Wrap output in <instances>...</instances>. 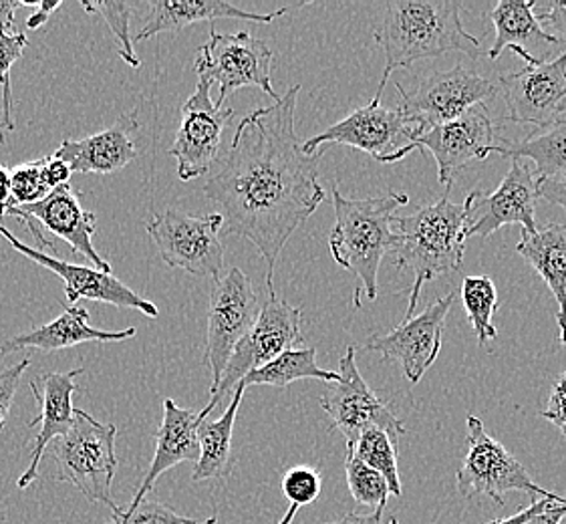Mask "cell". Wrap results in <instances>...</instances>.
I'll use <instances>...</instances> for the list:
<instances>
[{"instance_id":"obj_1","label":"cell","mask_w":566,"mask_h":524,"mask_svg":"<svg viewBox=\"0 0 566 524\" xmlns=\"http://www.w3.org/2000/svg\"><path fill=\"white\" fill-rule=\"evenodd\" d=\"M301 85H293L269 107L250 112L232 137L220 171L205 195L220 208V237L249 239L266 261V286L274 293V269L284 244L325 202L318 161L296 136Z\"/></svg>"},{"instance_id":"obj_2","label":"cell","mask_w":566,"mask_h":524,"mask_svg":"<svg viewBox=\"0 0 566 524\" xmlns=\"http://www.w3.org/2000/svg\"><path fill=\"white\" fill-rule=\"evenodd\" d=\"M460 0H391L384 21L375 29V41L386 53V69L375 97L381 99L387 80L396 69L416 61L436 59L450 51L480 57V41L465 33Z\"/></svg>"},{"instance_id":"obj_3","label":"cell","mask_w":566,"mask_h":524,"mask_svg":"<svg viewBox=\"0 0 566 524\" xmlns=\"http://www.w3.org/2000/svg\"><path fill=\"white\" fill-rule=\"evenodd\" d=\"M450 190L452 186H448V192L436 205L421 206L409 217H394V224L399 230V242L391 252L394 261L397 269L413 274L406 319L416 315L421 286L436 276L462 269L468 242L465 230L472 220L474 192L468 195L462 205H453L448 198Z\"/></svg>"},{"instance_id":"obj_4","label":"cell","mask_w":566,"mask_h":524,"mask_svg":"<svg viewBox=\"0 0 566 524\" xmlns=\"http://www.w3.org/2000/svg\"><path fill=\"white\" fill-rule=\"evenodd\" d=\"M408 202V195L394 190L377 198L352 200L340 195L337 186L333 188L337 220L328 237V249L339 266L361 281L369 301L377 298L381 261L399 242V234L391 227L394 217Z\"/></svg>"},{"instance_id":"obj_5","label":"cell","mask_w":566,"mask_h":524,"mask_svg":"<svg viewBox=\"0 0 566 524\" xmlns=\"http://www.w3.org/2000/svg\"><path fill=\"white\" fill-rule=\"evenodd\" d=\"M117 428L97 422L87 411L75 410V422L51 450L57 464L59 482H69L90 502H102L114 511L112 486L119 460L115 454Z\"/></svg>"},{"instance_id":"obj_6","label":"cell","mask_w":566,"mask_h":524,"mask_svg":"<svg viewBox=\"0 0 566 524\" xmlns=\"http://www.w3.org/2000/svg\"><path fill=\"white\" fill-rule=\"evenodd\" d=\"M423 134L416 119L399 109L381 107V99L355 109L335 126L306 139L303 149L308 156L328 146H349L369 154L381 164H394L409 156L411 142Z\"/></svg>"},{"instance_id":"obj_7","label":"cell","mask_w":566,"mask_h":524,"mask_svg":"<svg viewBox=\"0 0 566 524\" xmlns=\"http://www.w3.org/2000/svg\"><path fill=\"white\" fill-rule=\"evenodd\" d=\"M146 229L159 259L168 266L196 276L220 279L224 269V244L220 240L222 217L218 212L190 217L170 208L151 218Z\"/></svg>"},{"instance_id":"obj_8","label":"cell","mask_w":566,"mask_h":524,"mask_svg":"<svg viewBox=\"0 0 566 524\" xmlns=\"http://www.w3.org/2000/svg\"><path fill=\"white\" fill-rule=\"evenodd\" d=\"M458 491L465 499L488 496L504 506L506 492H526L541 499H556L555 492L538 486L526 468L488 433L476 416H468V454L455 474Z\"/></svg>"},{"instance_id":"obj_9","label":"cell","mask_w":566,"mask_h":524,"mask_svg":"<svg viewBox=\"0 0 566 524\" xmlns=\"http://www.w3.org/2000/svg\"><path fill=\"white\" fill-rule=\"evenodd\" d=\"M261 307L254 286L239 266L216 279L208 307L205 347V361L212 374L210 396L224 376V369L237 345L247 337V333L259 319Z\"/></svg>"},{"instance_id":"obj_10","label":"cell","mask_w":566,"mask_h":524,"mask_svg":"<svg viewBox=\"0 0 566 524\" xmlns=\"http://www.w3.org/2000/svg\"><path fill=\"white\" fill-rule=\"evenodd\" d=\"M198 81L218 85L220 97L214 105L222 107L230 92L240 87H259L274 102L281 97L271 81L272 49L261 39L240 33H218L212 29L210 41L196 57Z\"/></svg>"},{"instance_id":"obj_11","label":"cell","mask_w":566,"mask_h":524,"mask_svg":"<svg viewBox=\"0 0 566 524\" xmlns=\"http://www.w3.org/2000/svg\"><path fill=\"white\" fill-rule=\"evenodd\" d=\"M301 319V308L291 307L283 298L269 293V298L259 313V319L247 333V337L237 345L224 369V376L220 379L214 394L210 396L208 406L216 408L218 401H222L230 391H234L249 374L303 343Z\"/></svg>"},{"instance_id":"obj_12","label":"cell","mask_w":566,"mask_h":524,"mask_svg":"<svg viewBox=\"0 0 566 524\" xmlns=\"http://www.w3.org/2000/svg\"><path fill=\"white\" fill-rule=\"evenodd\" d=\"M339 376V381L331 384L321 396V408L333 420V428L345 436L347 452L353 450L361 433L371 428L384 430L399 442L406 433V426L363 379L357 367V349L353 345L340 357Z\"/></svg>"},{"instance_id":"obj_13","label":"cell","mask_w":566,"mask_h":524,"mask_svg":"<svg viewBox=\"0 0 566 524\" xmlns=\"http://www.w3.org/2000/svg\"><path fill=\"white\" fill-rule=\"evenodd\" d=\"M396 90L399 92L397 109L416 119L423 132L458 119L470 107L486 102L499 92L492 81L462 65H455L452 71L431 73L419 81L413 92H406L399 81Z\"/></svg>"},{"instance_id":"obj_14","label":"cell","mask_w":566,"mask_h":524,"mask_svg":"<svg viewBox=\"0 0 566 524\" xmlns=\"http://www.w3.org/2000/svg\"><path fill=\"white\" fill-rule=\"evenodd\" d=\"M210 90L208 81H198L192 97L181 105L180 127L168 149L178 161V176L184 182L210 171L220 154L224 127L234 117V109L214 105Z\"/></svg>"},{"instance_id":"obj_15","label":"cell","mask_w":566,"mask_h":524,"mask_svg":"<svg viewBox=\"0 0 566 524\" xmlns=\"http://www.w3.org/2000/svg\"><path fill=\"white\" fill-rule=\"evenodd\" d=\"M496 87L509 105L510 122L538 129L553 126L566 112V49L555 61L502 75Z\"/></svg>"},{"instance_id":"obj_16","label":"cell","mask_w":566,"mask_h":524,"mask_svg":"<svg viewBox=\"0 0 566 524\" xmlns=\"http://www.w3.org/2000/svg\"><path fill=\"white\" fill-rule=\"evenodd\" d=\"M458 291L431 303L411 319H406L396 329L374 335L365 343L367 352H377L386 359L397 361L403 369L409 384H419L431 365L436 364L442 349L443 323L452 311Z\"/></svg>"},{"instance_id":"obj_17","label":"cell","mask_w":566,"mask_h":524,"mask_svg":"<svg viewBox=\"0 0 566 524\" xmlns=\"http://www.w3.org/2000/svg\"><path fill=\"white\" fill-rule=\"evenodd\" d=\"M494 142L496 132L490 112L484 103H478L458 119L419 134L411 142L409 154L418 148L428 149L438 161L440 182L448 188L452 186L455 174L470 161L486 160L490 148L496 146Z\"/></svg>"},{"instance_id":"obj_18","label":"cell","mask_w":566,"mask_h":524,"mask_svg":"<svg viewBox=\"0 0 566 524\" xmlns=\"http://www.w3.org/2000/svg\"><path fill=\"white\" fill-rule=\"evenodd\" d=\"M7 217L19 218L29 229L41 224V229L65 240L71 251L87 259L97 271L112 273L109 261H105L93 247L97 218L83 208L80 195L73 190L71 184L51 190L43 200L34 205L12 206Z\"/></svg>"},{"instance_id":"obj_19","label":"cell","mask_w":566,"mask_h":524,"mask_svg":"<svg viewBox=\"0 0 566 524\" xmlns=\"http://www.w3.org/2000/svg\"><path fill=\"white\" fill-rule=\"evenodd\" d=\"M0 234L7 239L14 251L24 254L29 261L41 264L46 271L57 274L65 283V296L69 305H80L81 298H90L97 303H107L119 308H136L139 313L148 317H158L159 311L151 301L137 295L129 286L124 285L119 279H115L112 273L97 271L95 266H83V264H71V262L61 261L57 256H51L46 252L33 249L24 244L12 234L11 230L0 224Z\"/></svg>"},{"instance_id":"obj_20","label":"cell","mask_w":566,"mask_h":524,"mask_svg":"<svg viewBox=\"0 0 566 524\" xmlns=\"http://www.w3.org/2000/svg\"><path fill=\"white\" fill-rule=\"evenodd\" d=\"M536 200L538 195L533 171L521 160H512L509 174L492 195L474 192L472 220L465 230V240L472 237L488 239L492 232L509 224H521L524 232L534 234L538 230L534 218Z\"/></svg>"},{"instance_id":"obj_21","label":"cell","mask_w":566,"mask_h":524,"mask_svg":"<svg viewBox=\"0 0 566 524\" xmlns=\"http://www.w3.org/2000/svg\"><path fill=\"white\" fill-rule=\"evenodd\" d=\"M85 369H73V371H53L39 377L31 384L34 398L41 406V413L27 423V428H34L41 423V432L34 438L33 454L29 468L24 470L23 476L17 482V486L24 491L33 484L39 474V464L43 460L46 448L53 444L57 438L65 436L69 428L75 422V408H73V396L77 391V377L83 376Z\"/></svg>"},{"instance_id":"obj_22","label":"cell","mask_w":566,"mask_h":524,"mask_svg":"<svg viewBox=\"0 0 566 524\" xmlns=\"http://www.w3.org/2000/svg\"><path fill=\"white\" fill-rule=\"evenodd\" d=\"M139 129L136 114L129 112L119 117L114 126L102 129L83 139H65L57 149L55 158L65 161L73 174H99L109 176L115 171L124 170L136 160L137 148L136 132Z\"/></svg>"},{"instance_id":"obj_23","label":"cell","mask_w":566,"mask_h":524,"mask_svg":"<svg viewBox=\"0 0 566 524\" xmlns=\"http://www.w3.org/2000/svg\"><path fill=\"white\" fill-rule=\"evenodd\" d=\"M214 408L206 406L205 410H186L180 408L174 399H164V418L156 433V454L148 468L146 479L142 480L139 489L134 494V501L129 506H137L146 501L149 492L154 491V484L158 482L164 472H168L181 462H198L200 458V440L198 428Z\"/></svg>"},{"instance_id":"obj_24","label":"cell","mask_w":566,"mask_h":524,"mask_svg":"<svg viewBox=\"0 0 566 524\" xmlns=\"http://www.w3.org/2000/svg\"><path fill=\"white\" fill-rule=\"evenodd\" d=\"M136 327L124 331H103L91 327L90 313L81 305H69L65 313L43 327L14 335L0 345V357L23 352V349H39V352H61L75 347L81 343H114L125 342L136 337Z\"/></svg>"},{"instance_id":"obj_25","label":"cell","mask_w":566,"mask_h":524,"mask_svg":"<svg viewBox=\"0 0 566 524\" xmlns=\"http://www.w3.org/2000/svg\"><path fill=\"white\" fill-rule=\"evenodd\" d=\"M291 11L284 7L269 14L249 12L239 9L224 0H151L149 2L148 21L144 29L136 34V41H146L149 36L164 33V31H180L184 27L196 23H214L220 19H237L249 23L269 24Z\"/></svg>"},{"instance_id":"obj_26","label":"cell","mask_w":566,"mask_h":524,"mask_svg":"<svg viewBox=\"0 0 566 524\" xmlns=\"http://www.w3.org/2000/svg\"><path fill=\"white\" fill-rule=\"evenodd\" d=\"M534 0H500L490 11L496 29V41L490 46L488 57L499 59L504 49H512L526 65H538L548 45H560L553 34L546 33L533 14Z\"/></svg>"},{"instance_id":"obj_27","label":"cell","mask_w":566,"mask_h":524,"mask_svg":"<svg viewBox=\"0 0 566 524\" xmlns=\"http://www.w3.org/2000/svg\"><path fill=\"white\" fill-rule=\"evenodd\" d=\"M516 252L543 276L553 291L558 313L556 323L560 329V343L566 345V224H546L534 234L522 230Z\"/></svg>"},{"instance_id":"obj_28","label":"cell","mask_w":566,"mask_h":524,"mask_svg":"<svg viewBox=\"0 0 566 524\" xmlns=\"http://www.w3.org/2000/svg\"><path fill=\"white\" fill-rule=\"evenodd\" d=\"M247 388L239 384L234 388V398L228 404L224 413L218 420H202L198 428L200 440V458L193 468V482L202 480H227L234 468V454H232V436L237 426L240 404L244 398Z\"/></svg>"},{"instance_id":"obj_29","label":"cell","mask_w":566,"mask_h":524,"mask_svg":"<svg viewBox=\"0 0 566 524\" xmlns=\"http://www.w3.org/2000/svg\"><path fill=\"white\" fill-rule=\"evenodd\" d=\"M490 154H499L510 160L534 161V182L566 176V119L538 129L521 144L504 142V146H492Z\"/></svg>"},{"instance_id":"obj_30","label":"cell","mask_w":566,"mask_h":524,"mask_svg":"<svg viewBox=\"0 0 566 524\" xmlns=\"http://www.w3.org/2000/svg\"><path fill=\"white\" fill-rule=\"evenodd\" d=\"M298 379H321V381L335 384V381H339L340 376L339 371L321 369L317 365V349L308 347V349L284 352L276 359H272L269 364L259 367L256 371L249 374L240 384L244 388H250V386L289 388L293 381H298Z\"/></svg>"},{"instance_id":"obj_31","label":"cell","mask_w":566,"mask_h":524,"mask_svg":"<svg viewBox=\"0 0 566 524\" xmlns=\"http://www.w3.org/2000/svg\"><path fill=\"white\" fill-rule=\"evenodd\" d=\"M465 313L476 331L478 343L484 345L499 337L494 327V313L499 311V291L490 276H465L460 286Z\"/></svg>"},{"instance_id":"obj_32","label":"cell","mask_w":566,"mask_h":524,"mask_svg":"<svg viewBox=\"0 0 566 524\" xmlns=\"http://www.w3.org/2000/svg\"><path fill=\"white\" fill-rule=\"evenodd\" d=\"M397 448L399 442H396L389 433L379 428H371L361 433V438L355 442L353 450L347 452V457H355L361 460L363 464L377 470L387 480L389 492L394 496H401L403 489H401L399 468H397Z\"/></svg>"},{"instance_id":"obj_33","label":"cell","mask_w":566,"mask_h":524,"mask_svg":"<svg viewBox=\"0 0 566 524\" xmlns=\"http://www.w3.org/2000/svg\"><path fill=\"white\" fill-rule=\"evenodd\" d=\"M81 7L90 14L103 17V21L114 33L119 57L124 59L129 67L139 69L142 61L136 55L134 39H132V11L136 9V4L134 2H107V0L87 2V0H83Z\"/></svg>"},{"instance_id":"obj_34","label":"cell","mask_w":566,"mask_h":524,"mask_svg":"<svg viewBox=\"0 0 566 524\" xmlns=\"http://www.w3.org/2000/svg\"><path fill=\"white\" fill-rule=\"evenodd\" d=\"M345 474H347V486L355 501L363 506L374 509V513L386 511L391 492L387 486V480L377 470L363 464L361 460L355 457H347Z\"/></svg>"},{"instance_id":"obj_35","label":"cell","mask_w":566,"mask_h":524,"mask_svg":"<svg viewBox=\"0 0 566 524\" xmlns=\"http://www.w3.org/2000/svg\"><path fill=\"white\" fill-rule=\"evenodd\" d=\"M29 45L24 33H4L0 31V87H2V119H0V144H4L7 134L14 129L12 119L11 69Z\"/></svg>"},{"instance_id":"obj_36","label":"cell","mask_w":566,"mask_h":524,"mask_svg":"<svg viewBox=\"0 0 566 524\" xmlns=\"http://www.w3.org/2000/svg\"><path fill=\"white\" fill-rule=\"evenodd\" d=\"M11 176L12 205H34L43 200L51 188L45 178V158L43 160L24 161L9 171Z\"/></svg>"},{"instance_id":"obj_37","label":"cell","mask_w":566,"mask_h":524,"mask_svg":"<svg viewBox=\"0 0 566 524\" xmlns=\"http://www.w3.org/2000/svg\"><path fill=\"white\" fill-rule=\"evenodd\" d=\"M112 524H198L200 521L188 518L181 514L174 513L168 506L158 501H142L137 506L119 509L115 506Z\"/></svg>"},{"instance_id":"obj_38","label":"cell","mask_w":566,"mask_h":524,"mask_svg":"<svg viewBox=\"0 0 566 524\" xmlns=\"http://www.w3.org/2000/svg\"><path fill=\"white\" fill-rule=\"evenodd\" d=\"M283 494L298 509L313 504L321 494V474L311 467L291 468L283 476Z\"/></svg>"},{"instance_id":"obj_39","label":"cell","mask_w":566,"mask_h":524,"mask_svg":"<svg viewBox=\"0 0 566 524\" xmlns=\"http://www.w3.org/2000/svg\"><path fill=\"white\" fill-rule=\"evenodd\" d=\"M533 14L544 31L553 34L558 43H566V0H538Z\"/></svg>"},{"instance_id":"obj_40","label":"cell","mask_w":566,"mask_h":524,"mask_svg":"<svg viewBox=\"0 0 566 524\" xmlns=\"http://www.w3.org/2000/svg\"><path fill=\"white\" fill-rule=\"evenodd\" d=\"M31 367V359L24 357L19 364L12 365L9 369L0 371V432L4 430L9 411H11L12 399L17 396V389L21 384L24 371Z\"/></svg>"},{"instance_id":"obj_41","label":"cell","mask_w":566,"mask_h":524,"mask_svg":"<svg viewBox=\"0 0 566 524\" xmlns=\"http://www.w3.org/2000/svg\"><path fill=\"white\" fill-rule=\"evenodd\" d=\"M543 418L555 423L556 428L566 436V371L558 377L548 399V408L543 411Z\"/></svg>"},{"instance_id":"obj_42","label":"cell","mask_w":566,"mask_h":524,"mask_svg":"<svg viewBox=\"0 0 566 524\" xmlns=\"http://www.w3.org/2000/svg\"><path fill=\"white\" fill-rule=\"evenodd\" d=\"M536 195L551 205L560 206L566 210V176L548 178L536 182Z\"/></svg>"},{"instance_id":"obj_43","label":"cell","mask_w":566,"mask_h":524,"mask_svg":"<svg viewBox=\"0 0 566 524\" xmlns=\"http://www.w3.org/2000/svg\"><path fill=\"white\" fill-rule=\"evenodd\" d=\"M71 168L63 160H59L55 156L45 158V178L51 190H55L59 186H65L71 180Z\"/></svg>"},{"instance_id":"obj_44","label":"cell","mask_w":566,"mask_h":524,"mask_svg":"<svg viewBox=\"0 0 566 524\" xmlns=\"http://www.w3.org/2000/svg\"><path fill=\"white\" fill-rule=\"evenodd\" d=\"M323 524H399L396 514L387 511H375L371 514L347 513L335 523Z\"/></svg>"},{"instance_id":"obj_45","label":"cell","mask_w":566,"mask_h":524,"mask_svg":"<svg viewBox=\"0 0 566 524\" xmlns=\"http://www.w3.org/2000/svg\"><path fill=\"white\" fill-rule=\"evenodd\" d=\"M563 501V496H556V499H538V501H534L531 506H526L524 511L521 513L514 514V516H509V518H499V521H492V523L488 524H524L531 516H534L536 513H541L544 511L546 506H551L553 502Z\"/></svg>"},{"instance_id":"obj_46","label":"cell","mask_w":566,"mask_h":524,"mask_svg":"<svg viewBox=\"0 0 566 524\" xmlns=\"http://www.w3.org/2000/svg\"><path fill=\"white\" fill-rule=\"evenodd\" d=\"M566 516V499L553 502L551 506H546L541 513L534 514L524 524H560Z\"/></svg>"},{"instance_id":"obj_47","label":"cell","mask_w":566,"mask_h":524,"mask_svg":"<svg viewBox=\"0 0 566 524\" xmlns=\"http://www.w3.org/2000/svg\"><path fill=\"white\" fill-rule=\"evenodd\" d=\"M59 9H61V0H55V2L41 0L39 7H36V11L27 19V29H31V31L41 29V27L49 21V17H51L53 12L59 11Z\"/></svg>"},{"instance_id":"obj_48","label":"cell","mask_w":566,"mask_h":524,"mask_svg":"<svg viewBox=\"0 0 566 524\" xmlns=\"http://www.w3.org/2000/svg\"><path fill=\"white\" fill-rule=\"evenodd\" d=\"M23 7V2L17 0H0V31L17 33L14 31V14Z\"/></svg>"},{"instance_id":"obj_49","label":"cell","mask_w":566,"mask_h":524,"mask_svg":"<svg viewBox=\"0 0 566 524\" xmlns=\"http://www.w3.org/2000/svg\"><path fill=\"white\" fill-rule=\"evenodd\" d=\"M296 513H298V506H295V504H291L289 506V511L284 513L283 518L279 521L276 524H293V521H295Z\"/></svg>"},{"instance_id":"obj_50","label":"cell","mask_w":566,"mask_h":524,"mask_svg":"<svg viewBox=\"0 0 566 524\" xmlns=\"http://www.w3.org/2000/svg\"><path fill=\"white\" fill-rule=\"evenodd\" d=\"M218 523V518H216V516H210V518H208V521H200V523L198 524H216ZM107 524H112V523H107Z\"/></svg>"}]
</instances>
